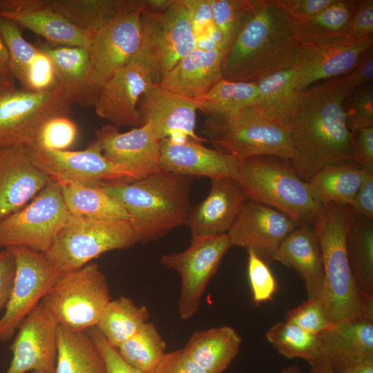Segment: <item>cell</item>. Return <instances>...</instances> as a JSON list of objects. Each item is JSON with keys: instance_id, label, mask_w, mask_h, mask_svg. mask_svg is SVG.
Masks as SVG:
<instances>
[{"instance_id": "obj_1", "label": "cell", "mask_w": 373, "mask_h": 373, "mask_svg": "<svg viewBox=\"0 0 373 373\" xmlns=\"http://www.w3.org/2000/svg\"><path fill=\"white\" fill-rule=\"evenodd\" d=\"M353 92L345 75L302 92L288 129L296 152L290 162L305 181L332 164L352 162L361 165L356 136L347 126L344 108Z\"/></svg>"}, {"instance_id": "obj_2", "label": "cell", "mask_w": 373, "mask_h": 373, "mask_svg": "<svg viewBox=\"0 0 373 373\" xmlns=\"http://www.w3.org/2000/svg\"><path fill=\"white\" fill-rule=\"evenodd\" d=\"M300 43L295 21L275 0H251L249 13L225 52L222 78L256 82L292 68Z\"/></svg>"}, {"instance_id": "obj_3", "label": "cell", "mask_w": 373, "mask_h": 373, "mask_svg": "<svg viewBox=\"0 0 373 373\" xmlns=\"http://www.w3.org/2000/svg\"><path fill=\"white\" fill-rule=\"evenodd\" d=\"M190 179L160 170L142 179L102 186L130 216L138 242H147L186 223L191 210Z\"/></svg>"}, {"instance_id": "obj_4", "label": "cell", "mask_w": 373, "mask_h": 373, "mask_svg": "<svg viewBox=\"0 0 373 373\" xmlns=\"http://www.w3.org/2000/svg\"><path fill=\"white\" fill-rule=\"evenodd\" d=\"M350 218V206L331 202L323 207L314 226L323 265V300L327 316L334 325L373 316V301L361 295L348 261L346 238Z\"/></svg>"}, {"instance_id": "obj_5", "label": "cell", "mask_w": 373, "mask_h": 373, "mask_svg": "<svg viewBox=\"0 0 373 373\" xmlns=\"http://www.w3.org/2000/svg\"><path fill=\"white\" fill-rule=\"evenodd\" d=\"M236 180L249 200L280 211L298 226L314 227L322 213L323 207L289 160L271 155L247 158L240 161Z\"/></svg>"}, {"instance_id": "obj_6", "label": "cell", "mask_w": 373, "mask_h": 373, "mask_svg": "<svg viewBox=\"0 0 373 373\" xmlns=\"http://www.w3.org/2000/svg\"><path fill=\"white\" fill-rule=\"evenodd\" d=\"M202 133L217 150L240 161L259 155L296 158L289 129L265 119L252 106L209 115Z\"/></svg>"}, {"instance_id": "obj_7", "label": "cell", "mask_w": 373, "mask_h": 373, "mask_svg": "<svg viewBox=\"0 0 373 373\" xmlns=\"http://www.w3.org/2000/svg\"><path fill=\"white\" fill-rule=\"evenodd\" d=\"M138 242L130 221H106L70 214L45 255L59 272L79 269L109 251Z\"/></svg>"}, {"instance_id": "obj_8", "label": "cell", "mask_w": 373, "mask_h": 373, "mask_svg": "<svg viewBox=\"0 0 373 373\" xmlns=\"http://www.w3.org/2000/svg\"><path fill=\"white\" fill-rule=\"evenodd\" d=\"M110 300L105 275L90 262L61 272L41 302L59 325L82 332L97 325Z\"/></svg>"}, {"instance_id": "obj_9", "label": "cell", "mask_w": 373, "mask_h": 373, "mask_svg": "<svg viewBox=\"0 0 373 373\" xmlns=\"http://www.w3.org/2000/svg\"><path fill=\"white\" fill-rule=\"evenodd\" d=\"M196 48L188 12L182 0L155 12L141 15V44L135 58L144 64L160 83L182 58Z\"/></svg>"}, {"instance_id": "obj_10", "label": "cell", "mask_w": 373, "mask_h": 373, "mask_svg": "<svg viewBox=\"0 0 373 373\" xmlns=\"http://www.w3.org/2000/svg\"><path fill=\"white\" fill-rule=\"evenodd\" d=\"M73 104L58 84L46 92L15 88L0 97V150L36 145L40 130L50 119L69 116Z\"/></svg>"}, {"instance_id": "obj_11", "label": "cell", "mask_w": 373, "mask_h": 373, "mask_svg": "<svg viewBox=\"0 0 373 373\" xmlns=\"http://www.w3.org/2000/svg\"><path fill=\"white\" fill-rule=\"evenodd\" d=\"M69 215L61 185L50 179L28 204L0 222V249L22 246L46 253Z\"/></svg>"}, {"instance_id": "obj_12", "label": "cell", "mask_w": 373, "mask_h": 373, "mask_svg": "<svg viewBox=\"0 0 373 373\" xmlns=\"http://www.w3.org/2000/svg\"><path fill=\"white\" fill-rule=\"evenodd\" d=\"M144 3L122 14L92 35L87 47L89 67L86 107L93 106L105 83L128 64L141 44V15Z\"/></svg>"}, {"instance_id": "obj_13", "label": "cell", "mask_w": 373, "mask_h": 373, "mask_svg": "<svg viewBox=\"0 0 373 373\" xmlns=\"http://www.w3.org/2000/svg\"><path fill=\"white\" fill-rule=\"evenodd\" d=\"M231 247L227 233L201 236L192 238L185 250L162 256L161 264L177 271L181 279L178 306L182 319L189 320L197 313L209 282Z\"/></svg>"}, {"instance_id": "obj_14", "label": "cell", "mask_w": 373, "mask_h": 373, "mask_svg": "<svg viewBox=\"0 0 373 373\" xmlns=\"http://www.w3.org/2000/svg\"><path fill=\"white\" fill-rule=\"evenodd\" d=\"M28 149L34 164L60 185H102L135 180L126 167L104 156L96 140L81 151L50 150L37 146Z\"/></svg>"}, {"instance_id": "obj_15", "label": "cell", "mask_w": 373, "mask_h": 373, "mask_svg": "<svg viewBox=\"0 0 373 373\" xmlns=\"http://www.w3.org/2000/svg\"><path fill=\"white\" fill-rule=\"evenodd\" d=\"M8 248L15 258V274L5 312L0 318V341L3 342L12 338L61 274L45 253L22 246Z\"/></svg>"}, {"instance_id": "obj_16", "label": "cell", "mask_w": 373, "mask_h": 373, "mask_svg": "<svg viewBox=\"0 0 373 373\" xmlns=\"http://www.w3.org/2000/svg\"><path fill=\"white\" fill-rule=\"evenodd\" d=\"M372 46V35L301 41L293 68L297 90L304 91L319 80L348 74Z\"/></svg>"}, {"instance_id": "obj_17", "label": "cell", "mask_w": 373, "mask_h": 373, "mask_svg": "<svg viewBox=\"0 0 373 373\" xmlns=\"http://www.w3.org/2000/svg\"><path fill=\"white\" fill-rule=\"evenodd\" d=\"M157 84L149 68L134 57L102 87L93 105L95 111L117 127H140L138 102Z\"/></svg>"}, {"instance_id": "obj_18", "label": "cell", "mask_w": 373, "mask_h": 373, "mask_svg": "<svg viewBox=\"0 0 373 373\" xmlns=\"http://www.w3.org/2000/svg\"><path fill=\"white\" fill-rule=\"evenodd\" d=\"M59 324L41 303L26 317L11 345L12 358L3 373L39 370L55 373Z\"/></svg>"}, {"instance_id": "obj_19", "label": "cell", "mask_w": 373, "mask_h": 373, "mask_svg": "<svg viewBox=\"0 0 373 373\" xmlns=\"http://www.w3.org/2000/svg\"><path fill=\"white\" fill-rule=\"evenodd\" d=\"M298 225L291 218L267 205L247 200L227 233L232 246L252 249L265 262Z\"/></svg>"}, {"instance_id": "obj_20", "label": "cell", "mask_w": 373, "mask_h": 373, "mask_svg": "<svg viewBox=\"0 0 373 373\" xmlns=\"http://www.w3.org/2000/svg\"><path fill=\"white\" fill-rule=\"evenodd\" d=\"M137 109L141 126L149 124L159 140L171 137L190 138L201 143L207 141L195 132V100L172 92L160 83L141 97Z\"/></svg>"}, {"instance_id": "obj_21", "label": "cell", "mask_w": 373, "mask_h": 373, "mask_svg": "<svg viewBox=\"0 0 373 373\" xmlns=\"http://www.w3.org/2000/svg\"><path fill=\"white\" fill-rule=\"evenodd\" d=\"M104 157L126 167L135 180L160 171V142L149 124L120 133L118 127L106 124L96 131V138Z\"/></svg>"}, {"instance_id": "obj_22", "label": "cell", "mask_w": 373, "mask_h": 373, "mask_svg": "<svg viewBox=\"0 0 373 373\" xmlns=\"http://www.w3.org/2000/svg\"><path fill=\"white\" fill-rule=\"evenodd\" d=\"M240 160L190 138L167 137L160 142V170L185 176L236 179Z\"/></svg>"}, {"instance_id": "obj_23", "label": "cell", "mask_w": 373, "mask_h": 373, "mask_svg": "<svg viewBox=\"0 0 373 373\" xmlns=\"http://www.w3.org/2000/svg\"><path fill=\"white\" fill-rule=\"evenodd\" d=\"M50 180L34 164L28 148L0 150V222L28 204Z\"/></svg>"}, {"instance_id": "obj_24", "label": "cell", "mask_w": 373, "mask_h": 373, "mask_svg": "<svg viewBox=\"0 0 373 373\" xmlns=\"http://www.w3.org/2000/svg\"><path fill=\"white\" fill-rule=\"evenodd\" d=\"M0 17L57 46L87 48L92 36L53 10L46 0H0Z\"/></svg>"}, {"instance_id": "obj_25", "label": "cell", "mask_w": 373, "mask_h": 373, "mask_svg": "<svg viewBox=\"0 0 373 373\" xmlns=\"http://www.w3.org/2000/svg\"><path fill=\"white\" fill-rule=\"evenodd\" d=\"M207 196L191 208L185 224L192 238L227 234L242 207L249 200L239 182L232 178L211 179Z\"/></svg>"}, {"instance_id": "obj_26", "label": "cell", "mask_w": 373, "mask_h": 373, "mask_svg": "<svg viewBox=\"0 0 373 373\" xmlns=\"http://www.w3.org/2000/svg\"><path fill=\"white\" fill-rule=\"evenodd\" d=\"M227 48H195L162 77L160 84L185 97L198 99L223 79L222 66Z\"/></svg>"}, {"instance_id": "obj_27", "label": "cell", "mask_w": 373, "mask_h": 373, "mask_svg": "<svg viewBox=\"0 0 373 373\" xmlns=\"http://www.w3.org/2000/svg\"><path fill=\"white\" fill-rule=\"evenodd\" d=\"M274 260L298 273L305 283L308 300L323 299V265L314 227L298 226L291 231L277 249Z\"/></svg>"}, {"instance_id": "obj_28", "label": "cell", "mask_w": 373, "mask_h": 373, "mask_svg": "<svg viewBox=\"0 0 373 373\" xmlns=\"http://www.w3.org/2000/svg\"><path fill=\"white\" fill-rule=\"evenodd\" d=\"M321 361L332 368L352 361L373 359V316L335 325L318 335Z\"/></svg>"}, {"instance_id": "obj_29", "label": "cell", "mask_w": 373, "mask_h": 373, "mask_svg": "<svg viewBox=\"0 0 373 373\" xmlns=\"http://www.w3.org/2000/svg\"><path fill=\"white\" fill-rule=\"evenodd\" d=\"M253 108L263 117L286 128L295 116L303 91L297 90L294 68L259 79Z\"/></svg>"}, {"instance_id": "obj_30", "label": "cell", "mask_w": 373, "mask_h": 373, "mask_svg": "<svg viewBox=\"0 0 373 373\" xmlns=\"http://www.w3.org/2000/svg\"><path fill=\"white\" fill-rule=\"evenodd\" d=\"M241 338L229 326L194 332L183 347L207 373H223L238 353Z\"/></svg>"}, {"instance_id": "obj_31", "label": "cell", "mask_w": 373, "mask_h": 373, "mask_svg": "<svg viewBox=\"0 0 373 373\" xmlns=\"http://www.w3.org/2000/svg\"><path fill=\"white\" fill-rule=\"evenodd\" d=\"M46 2L53 10L92 35L118 16L141 6L144 0H46Z\"/></svg>"}, {"instance_id": "obj_32", "label": "cell", "mask_w": 373, "mask_h": 373, "mask_svg": "<svg viewBox=\"0 0 373 373\" xmlns=\"http://www.w3.org/2000/svg\"><path fill=\"white\" fill-rule=\"evenodd\" d=\"M37 47L50 59L57 84L71 104L86 107L89 67L87 49L77 46H50L47 44H40Z\"/></svg>"}, {"instance_id": "obj_33", "label": "cell", "mask_w": 373, "mask_h": 373, "mask_svg": "<svg viewBox=\"0 0 373 373\" xmlns=\"http://www.w3.org/2000/svg\"><path fill=\"white\" fill-rule=\"evenodd\" d=\"M373 220L351 209L346 238L348 261L361 295L373 301Z\"/></svg>"}, {"instance_id": "obj_34", "label": "cell", "mask_w": 373, "mask_h": 373, "mask_svg": "<svg viewBox=\"0 0 373 373\" xmlns=\"http://www.w3.org/2000/svg\"><path fill=\"white\" fill-rule=\"evenodd\" d=\"M363 167L352 162L327 166L308 181L314 200L323 207L336 202L350 206L362 181Z\"/></svg>"}, {"instance_id": "obj_35", "label": "cell", "mask_w": 373, "mask_h": 373, "mask_svg": "<svg viewBox=\"0 0 373 373\" xmlns=\"http://www.w3.org/2000/svg\"><path fill=\"white\" fill-rule=\"evenodd\" d=\"M55 373H106L103 358L88 331L59 325Z\"/></svg>"}, {"instance_id": "obj_36", "label": "cell", "mask_w": 373, "mask_h": 373, "mask_svg": "<svg viewBox=\"0 0 373 373\" xmlns=\"http://www.w3.org/2000/svg\"><path fill=\"white\" fill-rule=\"evenodd\" d=\"M65 204L70 214L106 221H130L122 205L102 185H61Z\"/></svg>"}, {"instance_id": "obj_37", "label": "cell", "mask_w": 373, "mask_h": 373, "mask_svg": "<svg viewBox=\"0 0 373 373\" xmlns=\"http://www.w3.org/2000/svg\"><path fill=\"white\" fill-rule=\"evenodd\" d=\"M149 318L146 306H139L131 298L119 296L106 304L95 327L117 349L148 323Z\"/></svg>"}, {"instance_id": "obj_38", "label": "cell", "mask_w": 373, "mask_h": 373, "mask_svg": "<svg viewBox=\"0 0 373 373\" xmlns=\"http://www.w3.org/2000/svg\"><path fill=\"white\" fill-rule=\"evenodd\" d=\"M358 1L334 0L314 17L295 21L301 41L345 37Z\"/></svg>"}, {"instance_id": "obj_39", "label": "cell", "mask_w": 373, "mask_h": 373, "mask_svg": "<svg viewBox=\"0 0 373 373\" xmlns=\"http://www.w3.org/2000/svg\"><path fill=\"white\" fill-rule=\"evenodd\" d=\"M257 96L256 82L221 79L195 99L198 110L209 115L232 113L253 106Z\"/></svg>"}, {"instance_id": "obj_40", "label": "cell", "mask_w": 373, "mask_h": 373, "mask_svg": "<svg viewBox=\"0 0 373 373\" xmlns=\"http://www.w3.org/2000/svg\"><path fill=\"white\" fill-rule=\"evenodd\" d=\"M166 342L156 327L148 322L117 350L132 367L144 373H154L166 354Z\"/></svg>"}, {"instance_id": "obj_41", "label": "cell", "mask_w": 373, "mask_h": 373, "mask_svg": "<svg viewBox=\"0 0 373 373\" xmlns=\"http://www.w3.org/2000/svg\"><path fill=\"white\" fill-rule=\"evenodd\" d=\"M277 352L291 359L305 360L312 366L321 361L318 335L309 333L286 321L271 327L265 334Z\"/></svg>"}, {"instance_id": "obj_42", "label": "cell", "mask_w": 373, "mask_h": 373, "mask_svg": "<svg viewBox=\"0 0 373 373\" xmlns=\"http://www.w3.org/2000/svg\"><path fill=\"white\" fill-rule=\"evenodd\" d=\"M22 30L15 22L0 17V36L8 52L10 70L21 88L24 85L28 67L39 51L37 46L25 39Z\"/></svg>"}, {"instance_id": "obj_43", "label": "cell", "mask_w": 373, "mask_h": 373, "mask_svg": "<svg viewBox=\"0 0 373 373\" xmlns=\"http://www.w3.org/2000/svg\"><path fill=\"white\" fill-rule=\"evenodd\" d=\"M189 17L196 48L212 50L228 48L216 28L209 0H182Z\"/></svg>"}, {"instance_id": "obj_44", "label": "cell", "mask_w": 373, "mask_h": 373, "mask_svg": "<svg viewBox=\"0 0 373 373\" xmlns=\"http://www.w3.org/2000/svg\"><path fill=\"white\" fill-rule=\"evenodd\" d=\"M214 24L229 46L251 8V0H209Z\"/></svg>"}, {"instance_id": "obj_45", "label": "cell", "mask_w": 373, "mask_h": 373, "mask_svg": "<svg viewBox=\"0 0 373 373\" xmlns=\"http://www.w3.org/2000/svg\"><path fill=\"white\" fill-rule=\"evenodd\" d=\"M77 135V126L69 116H56L42 126L35 146L46 149L64 151L75 142Z\"/></svg>"}, {"instance_id": "obj_46", "label": "cell", "mask_w": 373, "mask_h": 373, "mask_svg": "<svg viewBox=\"0 0 373 373\" xmlns=\"http://www.w3.org/2000/svg\"><path fill=\"white\" fill-rule=\"evenodd\" d=\"M285 321L315 335L332 327L323 299L307 300L296 307L289 310Z\"/></svg>"}, {"instance_id": "obj_47", "label": "cell", "mask_w": 373, "mask_h": 373, "mask_svg": "<svg viewBox=\"0 0 373 373\" xmlns=\"http://www.w3.org/2000/svg\"><path fill=\"white\" fill-rule=\"evenodd\" d=\"M248 276L256 305L269 300L277 290L276 280L267 263L252 249H247Z\"/></svg>"}, {"instance_id": "obj_48", "label": "cell", "mask_w": 373, "mask_h": 373, "mask_svg": "<svg viewBox=\"0 0 373 373\" xmlns=\"http://www.w3.org/2000/svg\"><path fill=\"white\" fill-rule=\"evenodd\" d=\"M57 85L54 66L50 59L39 48L38 52L28 67L24 85L21 88L40 93L53 90Z\"/></svg>"}, {"instance_id": "obj_49", "label": "cell", "mask_w": 373, "mask_h": 373, "mask_svg": "<svg viewBox=\"0 0 373 373\" xmlns=\"http://www.w3.org/2000/svg\"><path fill=\"white\" fill-rule=\"evenodd\" d=\"M354 95L347 113L349 128L358 130L373 126V86L370 83L354 90Z\"/></svg>"}, {"instance_id": "obj_50", "label": "cell", "mask_w": 373, "mask_h": 373, "mask_svg": "<svg viewBox=\"0 0 373 373\" xmlns=\"http://www.w3.org/2000/svg\"><path fill=\"white\" fill-rule=\"evenodd\" d=\"M87 331L103 358L106 373H144L127 363L96 327Z\"/></svg>"}, {"instance_id": "obj_51", "label": "cell", "mask_w": 373, "mask_h": 373, "mask_svg": "<svg viewBox=\"0 0 373 373\" xmlns=\"http://www.w3.org/2000/svg\"><path fill=\"white\" fill-rule=\"evenodd\" d=\"M373 33V1L359 0L345 37L361 39L372 35Z\"/></svg>"}, {"instance_id": "obj_52", "label": "cell", "mask_w": 373, "mask_h": 373, "mask_svg": "<svg viewBox=\"0 0 373 373\" xmlns=\"http://www.w3.org/2000/svg\"><path fill=\"white\" fill-rule=\"evenodd\" d=\"M334 0H275L295 21L308 19L325 9Z\"/></svg>"}, {"instance_id": "obj_53", "label": "cell", "mask_w": 373, "mask_h": 373, "mask_svg": "<svg viewBox=\"0 0 373 373\" xmlns=\"http://www.w3.org/2000/svg\"><path fill=\"white\" fill-rule=\"evenodd\" d=\"M154 373H207L184 352L183 347L164 354Z\"/></svg>"}, {"instance_id": "obj_54", "label": "cell", "mask_w": 373, "mask_h": 373, "mask_svg": "<svg viewBox=\"0 0 373 373\" xmlns=\"http://www.w3.org/2000/svg\"><path fill=\"white\" fill-rule=\"evenodd\" d=\"M350 207L356 213L373 220V170L363 168L361 186Z\"/></svg>"}, {"instance_id": "obj_55", "label": "cell", "mask_w": 373, "mask_h": 373, "mask_svg": "<svg viewBox=\"0 0 373 373\" xmlns=\"http://www.w3.org/2000/svg\"><path fill=\"white\" fill-rule=\"evenodd\" d=\"M15 274V261L8 248L0 249V312L8 301Z\"/></svg>"}, {"instance_id": "obj_56", "label": "cell", "mask_w": 373, "mask_h": 373, "mask_svg": "<svg viewBox=\"0 0 373 373\" xmlns=\"http://www.w3.org/2000/svg\"><path fill=\"white\" fill-rule=\"evenodd\" d=\"M345 79L353 90L372 83L373 79V48L367 50L357 66L348 74Z\"/></svg>"}, {"instance_id": "obj_57", "label": "cell", "mask_w": 373, "mask_h": 373, "mask_svg": "<svg viewBox=\"0 0 373 373\" xmlns=\"http://www.w3.org/2000/svg\"><path fill=\"white\" fill-rule=\"evenodd\" d=\"M356 132V144L361 165L373 170V126L363 128Z\"/></svg>"}, {"instance_id": "obj_58", "label": "cell", "mask_w": 373, "mask_h": 373, "mask_svg": "<svg viewBox=\"0 0 373 373\" xmlns=\"http://www.w3.org/2000/svg\"><path fill=\"white\" fill-rule=\"evenodd\" d=\"M333 369L336 373H373V359L345 363Z\"/></svg>"}, {"instance_id": "obj_59", "label": "cell", "mask_w": 373, "mask_h": 373, "mask_svg": "<svg viewBox=\"0 0 373 373\" xmlns=\"http://www.w3.org/2000/svg\"><path fill=\"white\" fill-rule=\"evenodd\" d=\"M0 75L6 77L14 79L10 70L8 52L1 36H0Z\"/></svg>"}, {"instance_id": "obj_60", "label": "cell", "mask_w": 373, "mask_h": 373, "mask_svg": "<svg viewBox=\"0 0 373 373\" xmlns=\"http://www.w3.org/2000/svg\"><path fill=\"white\" fill-rule=\"evenodd\" d=\"M175 0H144L145 8L160 12L169 8Z\"/></svg>"}, {"instance_id": "obj_61", "label": "cell", "mask_w": 373, "mask_h": 373, "mask_svg": "<svg viewBox=\"0 0 373 373\" xmlns=\"http://www.w3.org/2000/svg\"><path fill=\"white\" fill-rule=\"evenodd\" d=\"M15 79L0 75V97L15 88Z\"/></svg>"}, {"instance_id": "obj_62", "label": "cell", "mask_w": 373, "mask_h": 373, "mask_svg": "<svg viewBox=\"0 0 373 373\" xmlns=\"http://www.w3.org/2000/svg\"><path fill=\"white\" fill-rule=\"evenodd\" d=\"M310 373H336L325 361H320L311 366Z\"/></svg>"}, {"instance_id": "obj_63", "label": "cell", "mask_w": 373, "mask_h": 373, "mask_svg": "<svg viewBox=\"0 0 373 373\" xmlns=\"http://www.w3.org/2000/svg\"><path fill=\"white\" fill-rule=\"evenodd\" d=\"M279 373H303L301 370L296 365H293L283 368Z\"/></svg>"}, {"instance_id": "obj_64", "label": "cell", "mask_w": 373, "mask_h": 373, "mask_svg": "<svg viewBox=\"0 0 373 373\" xmlns=\"http://www.w3.org/2000/svg\"><path fill=\"white\" fill-rule=\"evenodd\" d=\"M32 373H44V372L39 370H36V371H33Z\"/></svg>"}]
</instances>
